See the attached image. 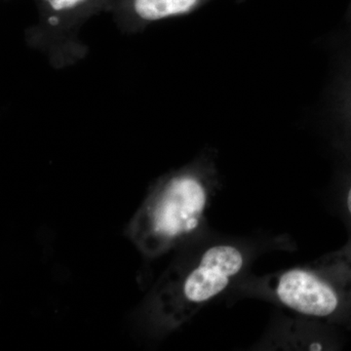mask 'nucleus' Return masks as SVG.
I'll use <instances>...</instances> for the list:
<instances>
[{
  "label": "nucleus",
  "instance_id": "nucleus-1",
  "mask_svg": "<svg viewBox=\"0 0 351 351\" xmlns=\"http://www.w3.org/2000/svg\"><path fill=\"white\" fill-rule=\"evenodd\" d=\"M237 291L331 326H351V246L300 267L247 276Z\"/></svg>",
  "mask_w": 351,
  "mask_h": 351
},
{
  "label": "nucleus",
  "instance_id": "nucleus-2",
  "mask_svg": "<svg viewBox=\"0 0 351 351\" xmlns=\"http://www.w3.org/2000/svg\"><path fill=\"white\" fill-rule=\"evenodd\" d=\"M280 240L239 237L208 247L186 274H182L175 286V318L184 319L201 304L237 285L249 276L258 257L269 249L285 245Z\"/></svg>",
  "mask_w": 351,
  "mask_h": 351
},
{
  "label": "nucleus",
  "instance_id": "nucleus-3",
  "mask_svg": "<svg viewBox=\"0 0 351 351\" xmlns=\"http://www.w3.org/2000/svg\"><path fill=\"white\" fill-rule=\"evenodd\" d=\"M117 0H34L38 21L27 32V43L41 50L50 63L63 68L84 56L78 38L82 25L94 16L112 12Z\"/></svg>",
  "mask_w": 351,
  "mask_h": 351
},
{
  "label": "nucleus",
  "instance_id": "nucleus-4",
  "mask_svg": "<svg viewBox=\"0 0 351 351\" xmlns=\"http://www.w3.org/2000/svg\"><path fill=\"white\" fill-rule=\"evenodd\" d=\"M215 176L213 164H193L166 182L154 215V230L173 241L195 232L200 226Z\"/></svg>",
  "mask_w": 351,
  "mask_h": 351
},
{
  "label": "nucleus",
  "instance_id": "nucleus-5",
  "mask_svg": "<svg viewBox=\"0 0 351 351\" xmlns=\"http://www.w3.org/2000/svg\"><path fill=\"white\" fill-rule=\"evenodd\" d=\"M337 48L322 104V120L332 144L351 160V25Z\"/></svg>",
  "mask_w": 351,
  "mask_h": 351
},
{
  "label": "nucleus",
  "instance_id": "nucleus-6",
  "mask_svg": "<svg viewBox=\"0 0 351 351\" xmlns=\"http://www.w3.org/2000/svg\"><path fill=\"white\" fill-rule=\"evenodd\" d=\"M332 327L295 313L284 315L271 325L258 346L265 350H332Z\"/></svg>",
  "mask_w": 351,
  "mask_h": 351
},
{
  "label": "nucleus",
  "instance_id": "nucleus-7",
  "mask_svg": "<svg viewBox=\"0 0 351 351\" xmlns=\"http://www.w3.org/2000/svg\"><path fill=\"white\" fill-rule=\"evenodd\" d=\"M212 0H117L113 20L126 34L144 31L149 25L195 12ZM243 2L244 0H237Z\"/></svg>",
  "mask_w": 351,
  "mask_h": 351
},
{
  "label": "nucleus",
  "instance_id": "nucleus-8",
  "mask_svg": "<svg viewBox=\"0 0 351 351\" xmlns=\"http://www.w3.org/2000/svg\"><path fill=\"white\" fill-rule=\"evenodd\" d=\"M351 162V160H350ZM343 204L345 213L351 223V171L346 176L343 184Z\"/></svg>",
  "mask_w": 351,
  "mask_h": 351
},
{
  "label": "nucleus",
  "instance_id": "nucleus-9",
  "mask_svg": "<svg viewBox=\"0 0 351 351\" xmlns=\"http://www.w3.org/2000/svg\"><path fill=\"white\" fill-rule=\"evenodd\" d=\"M346 20H348V25H351V0L350 5H348V14H346Z\"/></svg>",
  "mask_w": 351,
  "mask_h": 351
}]
</instances>
